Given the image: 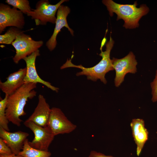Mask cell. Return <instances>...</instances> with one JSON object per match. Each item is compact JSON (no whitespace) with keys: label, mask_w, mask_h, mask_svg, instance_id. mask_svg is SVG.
<instances>
[{"label":"cell","mask_w":157,"mask_h":157,"mask_svg":"<svg viewBox=\"0 0 157 157\" xmlns=\"http://www.w3.org/2000/svg\"><path fill=\"white\" fill-rule=\"evenodd\" d=\"M114 44V41L111 36L109 40L106 44V49L105 51L102 50L104 44L101 43L100 48L101 52L99 55L102 57L101 61L94 66L86 67L81 65H76L72 62V59H67L66 62L60 67L63 69L68 67H75L79 68L81 71L77 73V76L85 75L88 80L96 81L100 79L104 84L107 83L105 76L106 74L110 71L114 70L112 59L110 58V53Z\"/></svg>","instance_id":"6da1fadb"},{"label":"cell","mask_w":157,"mask_h":157,"mask_svg":"<svg viewBox=\"0 0 157 157\" xmlns=\"http://www.w3.org/2000/svg\"><path fill=\"white\" fill-rule=\"evenodd\" d=\"M36 83L24 84L15 92L8 96L6 109V115L9 122L19 126L22 120L20 117L25 115L24 109L28 99L35 97L37 92L34 89Z\"/></svg>","instance_id":"7a4b0ae2"},{"label":"cell","mask_w":157,"mask_h":157,"mask_svg":"<svg viewBox=\"0 0 157 157\" xmlns=\"http://www.w3.org/2000/svg\"><path fill=\"white\" fill-rule=\"evenodd\" d=\"M102 2L106 6L110 16L115 13L117 15V20L122 19L124 21L123 26L126 29H132L138 27L140 19L147 14L149 11V8L145 4H142L139 7H137L136 1L133 4L118 3L112 0H103Z\"/></svg>","instance_id":"3957f363"},{"label":"cell","mask_w":157,"mask_h":157,"mask_svg":"<svg viewBox=\"0 0 157 157\" xmlns=\"http://www.w3.org/2000/svg\"><path fill=\"white\" fill-rule=\"evenodd\" d=\"M68 0H61L55 5L50 3L48 0H41L38 1L35 9L28 14V16L34 20L36 25H46L49 22L55 24L56 19V14L59 7L65 2Z\"/></svg>","instance_id":"277c9868"},{"label":"cell","mask_w":157,"mask_h":157,"mask_svg":"<svg viewBox=\"0 0 157 157\" xmlns=\"http://www.w3.org/2000/svg\"><path fill=\"white\" fill-rule=\"evenodd\" d=\"M43 44L42 40L35 41L31 36L22 32L18 35L12 44L16 50L13 59L16 64L39 49Z\"/></svg>","instance_id":"5b68a950"},{"label":"cell","mask_w":157,"mask_h":157,"mask_svg":"<svg viewBox=\"0 0 157 157\" xmlns=\"http://www.w3.org/2000/svg\"><path fill=\"white\" fill-rule=\"evenodd\" d=\"M112 60L115 72L114 82L116 87H118L121 85L127 74H135L137 72L138 63L132 52H130L125 56L120 59L113 58Z\"/></svg>","instance_id":"8992f818"},{"label":"cell","mask_w":157,"mask_h":157,"mask_svg":"<svg viewBox=\"0 0 157 157\" xmlns=\"http://www.w3.org/2000/svg\"><path fill=\"white\" fill-rule=\"evenodd\" d=\"M24 124L32 131L34 135L33 140L28 141L29 145L37 149L48 151L49 147L55 136L49 127L47 126H41L26 120Z\"/></svg>","instance_id":"52a82bcc"},{"label":"cell","mask_w":157,"mask_h":157,"mask_svg":"<svg viewBox=\"0 0 157 157\" xmlns=\"http://www.w3.org/2000/svg\"><path fill=\"white\" fill-rule=\"evenodd\" d=\"M47 126L55 136L69 133L76 128V125L67 119L61 110L56 107L51 108Z\"/></svg>","instance_id":"ba28073f"},{"label":"cell","mask_w":157,"mask_h":157,"mask_svg":"<svg viewBox=\"0 0 157 157\" xmlns=\"http://www.w3.org/2000/svg\"><path fill=\"white\" fill-rule=\"evenodd\" d=\"M23 13L17 9L11 8L3 3L0 4V33L8 26L22 29L25 25Z\"/></svg>","instance_id":"9c48e42d"},{"label":"cell","mask_w":157,"mask_h":157,"mask_svg":"<svg viewBox=\"0 0 157 157\" xmlns=\"http://www.w3.org/2000/svg\"><path fill=\"white\" fill-rule=\"evenodd\" d=\"M40 55V51L38 49L23 59L26 63V74L24 80V83H33L37 84L39 83L57 92L59 88L52 85L50 82L42 80L38 74L35 62L37 57Z\"/></svg>","instance_id":"30bf717a"},{"label":"cell","mask_w":157,"mask_h":157,"mask_svg":"<svg viewBox=\"0 0 157 157\" xmlns=\"http://www.w3.org/2000/svg\"><path fill=\"white\" fill-rule=\"evenodd\" d=\"M70 12V8L67 6L61 5L58 8L57 12L56 19L53 33L46 43V46L49 51H52L55 48L57 43V36L63 28H67L71 34L74 36V31L69 27L67 20V17Z\"/></svg>","instance_id":"8fae6325"},{"label":"cell","mask_w":157,"mask_h":157,"mask_svg":"<svg viewBox=\"0 0 157 157\" xmlns=\"http://www.w3.org/2000/svg\"><path fill=\"white\" fill-rule=\"evenodd\" d=\"M28 133L21 131L10 132L0 126V137L10 148L13 154L19 155L24 143L29 136Z\"/></svg>","instance_id":"7c38bea8"},{"label":"cell","mask_w":157,"mask_h":157,"mask_svg":"<svg viewBox=\"0 0 157 157\" xmlns=\"http://www.w3.org/2000/svg\"><path fill=\"white\" fill-rule=\"evenodd\" d=\"M51 108L43 95L38 96V102L32 114L26 120L42 127L47 126Z\"/></svg>","instance_id":"4fadbf2b"},{"label":"cell","mask_w":157,"mask_h":157,"mask_svg":"<svg viewBox=\"0 0 157 157\" xmlns=\"http://www.w3.org/2000/svg\"><path fill=\"white\" fill-rule=\"evenodd\" d=\"M130 126L132 135L137 146L136 154L139 156L148 139L149 133L145 127L144 122L142 119H133L130 123Z\"/></svg>","instance_id":"5bb4252c"},{"label":"cell","mask_w":157,"mask_h":157,"mask_svg":"<svg viewBox=\"0 0 157 157\" xmlns=\"http://www.w3.org/2000/svg\"><path fill=\"white\" fill-rule=\"evenodd\" d=\"M26 67L21 68L10 74L4 82L0 81V88L5 94L10 95L15 92L24 83L26 73Z\"/></svg>","instance_id":"9a60e30c"},{"label":"cell","mask_w":157,"mask_h":157,"mask_svg":"<svg viewBox=\"0 0 157 157\" xmlns=\"http://www.w3.org/2000/svg\"><path fill=\"white\" fill-rule=\"evenodd\" d=\"M19 155L24 157H50L51 153L49 151L41 150L32 147L29 144L27 138Z\"/></svg>","instance_id":"2e32d148"},{"label":"cell","mask_w":157,"mask_h":157,"mask_svg":"<svg viewBox=\"0 0 157 157\" xmlns=\"http://www.w3.org/2000/svg\"><path fill=\"white\" fill-rule=\"evenodd\" d=\"M24 31L15 27H11L3 34L0 35V43L12 44L17 36Z\"/></svg>","instance_id":"e0dca14e"},{"label":"cell","mask_w":157,"mask_h":157,"mask_svg":"<svg viewBox=\"0 0 157 157\" xmlns=\"http://www.w3.org/2000/svg\"><path fill=\"white\" fill-rule=\"evenodd\" d=\"M8 95L5 94V97L1 98L0 101V126L5 130L9 131L8 124L9 121L6 115L7 100Z\"/></svg>","instance_id":"ac0fdd59"},{"label":"cell","mask_w":157,"mask_h":157,"mask_svg":"<svg viewBox=\"0 0 157 157\" xmlns=\"http://www.w3.org/2000/svg\"><path fill=\"white\" fill-rule=\"evenodd\" d=\"M5 2L13 7L19 9L23 14L27 15L32 11L28 0H6Z\"/></svg>","instance_id":"d6986e66"},{"label":"cell","mask_w":157,"mask_h":157,"mask_svg":"<svg viewBox=\"0 0 157 157\" xmlns=\"http://www.w3.org/2000/svg\"><path fill=\"white\" fill-rule=\"evenodd\" d=\"M152 97L151 100L152 102H157V69L156 70L154 78L150 83Z\"/></svg>","instance_id":"ffe728a7"},{"label":"cell","mask_w":157,"mask_h":157,"mask_svg":"<svg viewBox=\"0 0 157 157\" xmlns=\"http://www.w3.org/2000/svg\"><path fill=\"white\" fill-rule=\"evenodd\" d=\"M13 153L3 139L0 138V154L10 155Z\"/></svg>","instance_id":"44dd1931"},{"label":"cell","mask_w":157,"mask_h":157,"mask_svg":"<svg viewBox=\"0 0 157 157\" xmlns=\"http://www.w3.org/2000/svg\"><path fill=\"white\" fill-rule=\"evenodd\" d=\"M89 157H114L111 156H107L105 154L97 152L96 151H91L89 156Z\"/></svg>","instance_id":"7402d4cb"},{"label":"cell","mask_w":157,"mask_h":157,"mask_svg":"<svg viewBox=\"0 0 157 157\" xmlns=\"http://www.w3.org/2000/svg\"><path fill=\"white\" fill-rule=\"evenodd\" d=\"M0 157H24L19 155H16L14 154L10 155L0 154Z\"/></svg>","instance_id":"603a6c76"}]
</instances>
